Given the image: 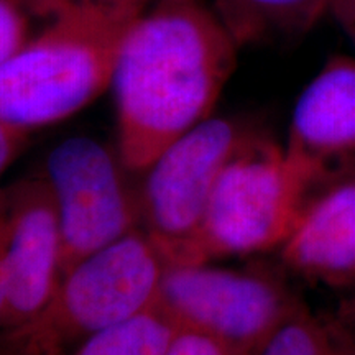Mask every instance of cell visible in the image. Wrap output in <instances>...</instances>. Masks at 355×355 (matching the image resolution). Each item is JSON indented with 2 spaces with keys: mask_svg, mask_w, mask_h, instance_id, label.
Returning a JSON list of instances; mask_svg holds the SVG:
<instances>
[{
  "mask_svg": "<svg viewBox=\"0 0 355 355\" xmlns=\"http://www.w3.org/2000/svg\"><path fill=\"white\" fill-rule=\"evenodd\" d=\"M163 355H235L227 345L204 332L175 327Z\"/></svg>",
  "mask_w": 355,
  "mask_h": 355,
  "instance_id": "cell-14",
  "label": "cell"
},
{
  "mask_svg": "<svg viewBox=\"0 0 355 355\" xmlns=\"http://www.w3.org/2000/svg\"><path fill=\"white\" fill-rule=\"evenodd\" d=\"M0 225L10 270V326H15L33 316L63 278L60 220L43 176L0 191Z\"/></svg>",
  "mask_w": 355,
  "mask_h": 355,
  "instance_id": "cell-8",
  "label": "cell"
},
{
  "mask_svg": "<svg viewBox=\"0 0 355 355\" xmlns=\"http://www.w3.org/2000/svg\"><path fill=\"white\" fill-rule=\"evenodd\" d=\"M68 2L0 0V64L24 48Z\"/></svg>",
  "mask_w": 355,
  "mask_h": 355,
  "instance_id": "cell-13",
  "label": "cell"
},
{
  "mask_svg": "<svg viewBox=\"0 0 355 355\" xmlns=\"http://www.w3.org/2000/svg\"><path fill=\"white\" fill-rule=\"evenodd\" d=\"M343 28L345 30V32L349 33V37L352 38V42L355 43V13H354V17H352V19L345 21V24L343 25Z\"/></svg>",
  "mask_w": 355,
  "mask_h": 355,
  "instance_id": "cell-19",
  "label": "cell"
},
{
  "mask_svg": "<svg viewBox=\"0 0 355 355\" xmlns=\"http://www.w3.org/2000/svg\"><path fill=\"white\" fill-rule=\"evenodd\" d=\"M10 326V270L0 225V329Z\"/></svg>",
  "mask_w": 355,
  "mask_h": 355,
  "instance_id": "cell-17",
  "label": "cell"
},
{
  "mask_svg": "<svg viewBox=\"0 0 355 355\" xmlns=\"http://www.w3.org/2000/svg\"><path fill=\"white\" fill-rule=\"evenodd\" d=\"M28 133L17 130L0 122V176L15 159Z\"/></svg>",
  "mask_w": 355,
  "mask_h": 355,
  "instance_id": "cell-16",
  "label": "cell"
},
{
  "mask_svg": "<svg viewBox=\"0 0 355 355\" xmlns=\"http://www.w3.org/2000/svg\"><path fill=\"white\" fill-rule=\"evenodd\" d=\"M166 266L144 230L128 234L68 270L33 316L0 329V355H74L152 308Z\"/></svg>",
  "mask_w": 355,
  "mask_h": 355,
  "instance_id": "cell-3",
  "label": "cell"
},
{
  "mask_svg": "<svg viewBox=\"0 0 355 355\" xmlns=\"http://www.w3.org/2000/svg\"><path fill=\"white\" fill-rule=\"evenodd\" d=\"M212 6L241 48L273 35L301 33L329 13V0H212Z\"/></svg>",
  "mask_w": 355,
  "mask_h": 355,
  "instance_id": "cell-11",
  "label": "cell"
},
{
  "mask_svg": "<svg viewBox=\"0 0 355 355\" xmlns=\"http://www.w3.org/2000/svg\"><path fill=\"white\" fill-rule=\"evenodd\" d=\"M239 48L212 0L150 2L123 42L110 84L117 153L128 171H145L211 117Z\"/></svg>",
  "mask_w": 355,
  "mask_h": 355,
  "instance_id": "cell-1",
  "label": "cell"
},
{
  "mask_svg": "<svg viewBox=\"0 0 355 355\" xmlns=\"http://www.w3.org/2000/svg\"><path fill=\"white\" fill-rule=\"evenodd\" d=\"M324 184L355 173V58L332 56L303 89L285 145Z\"/></svg>",
  "mask_w": 355,
  "mask_h": 355,
  "instance_id": "cell-9",
  "label": "cell"
},
{
  "mask_svg": "<svg viewBox=\"0 0 355 355\" xmlns=\"http://www.w3.org/2000/svg\"><path fill=\"white\" fill-rule=\"evenodd\" d=\"M175 326L157 306L110 327L74 355H163Z\"/></svg>",
  "mask_w": 355,
  "mask_h": 355,
  "instance_id": "cell-12",
  "label": "cell"
},
{
  "mask_svg": "<svg viewBox=\"0 0 355 355\" xmlns=\"http://www.w3.org/2000/svg\"><path fill=\"white\" fill-rule=\"evenodd\" d=\"M279 254L288 268L313 282L355 288V173L311 198Z\"/></svg>",
  "mask_w": 355,
  "mask_h": 355,
  "instance_id": "cell-10",
  "label": "cell"
},
{
  "mask_svg": "<svg viewBox=\"0 0 355 355\" xmlns=\"http://www.w3.org/2000/svg\"><path fill=\"white\" fill-rule=\"evenodd\" d=\"M152 0H69L0 64V122L28 133L110 87L132 25Z\"/></svg>",
  "mask_w": 355,
  "mask_h": 355,
  "instance_id": "cell-2",
  "label": "cell"
},
{
  "mask_svg": "<svg viewBox=\"0 0 355 355\" xmlns=\"http://www.w3.org/2000/svg\"><path fill=\"white\" fill-rule=\"evenodd\" d=\"M257 132L225 117H207L168 145L145 170L140 229L180 263L201 227L220 173Z\"/></svg>",
  "mask_w": 355,
  "mask_h": 355,
  "instance_id": "cell-6",
  "label": "cell"
},
{
  "mask_svg": "<svg viewBox=\"0 0 355 355\" xmlns=\"http://www.w3.org/2000/svg\"><path fill=\"white\" fill-rule=\"evenodd\" d=\"M60 2H69V0H60Z\"/></svg>",
  "mask_w": 355,
  "mask_h": 355,
  "instance_id": "cell-20",
  "label": "cell"
},
{
  "mask_svg": "<svg viewBox=\"0 0 355 355\" xmlns=\"http://www.w3.org/2000/svg\"><path fill=\"white\" fill-rule=\"evenodd\" d=\"M340 355H355V288L324 316Z\"/></svg>",
  "mask_w": 355,
  "mask_h": 355,
  "instance_id": "cell-15",
  "label": "cell"
},
{
  "mask_svg": "<svg viewBox=\"0 0 355 355\" xmlns=\"http://www.w3.org/2000/svg\"><path fill=\"white\" fill-rule=\"evenodd\" d=\"M322 186L313 168L257 133L220 173L201 227L180 263L279 250Z\"/></svg>",
  "mask_w": 355,
  "mask_h": 355,
  "instance_id": "cell-4",
  "label": "cell"
},
{
  "mask_svg": "<svg viewBox=\"0 0 355 355\" xmlns=\"http://www.w3.org/2000/svg\"><path fill=\"white\" fill-rule=\"evenodd\" d=\"M355 13V0H329V15L343 26Z\"/></svg>",
  "mask_w": 355,
  "mask_h": 355,
  "instance_id": "cell-18",
  "label": "cell"
},
{
  "mask_svg": "<svg viewBox=\"0 0 355 355\" xmlns=\"http://www.w3.org/2000/svg\"><path fill=\"white\" fill-rule=\"evenodd\" d=\"M119 153L91 137L58 144L44 163L63 241V275L140 229L139 196L122 175Z\"/></svg>",
  "mask_w": 355,
  "mask_h": 355,
  "instance_id": "cell-7",
  "label": "cell"
},
{
  "mask_svg": "<svg viewBox=\"0 0 355 355\" xmlns=\"http://www.w3.org/2000/svg\"><path fill=\"white\" fill-rule=\"evenodd\" d=\"M155 306L175 327L214 337L235 355H257L304 308L278 277L211 263L168 265Z\"/></svg>",
  "mask_w": 355,
  "mask_h": 355,
  "instance_id": "cell-5",
  "label": "cell"
}]
</instances>
